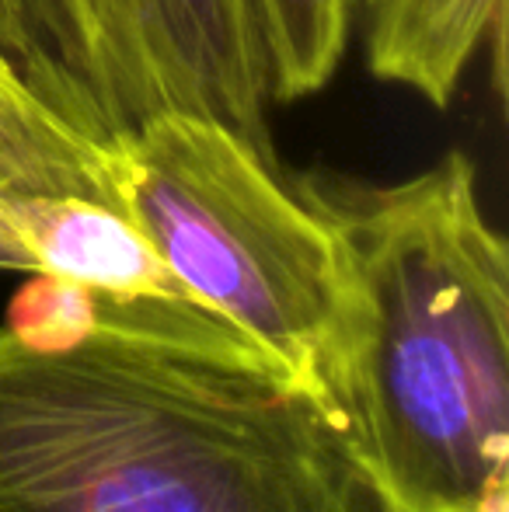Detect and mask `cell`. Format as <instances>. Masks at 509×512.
<instances>
[{"label":"cell","instance_id":"1","mask_svg":"<svg viewBox=\"0 0 509 512\" xmlns=\"http://www.w3.org/2000/svg\"><path fill=\"white\" fill-rule=\"evenodd\" d=\"M0 512H381L286 373L102 328L0 324Z\"/></svg>","mask_w":509,"mask_h":512},{"label":"cell","instance_id":"2","mask_svg":"<svg viewBox=\"0 0 509 512\" xmlns=\"http://www.w3.org/2000/svg\"><path fill=\"white\" fill-rule=\"evenodd\" d=\"M297 192L339 248L346 310L328 411L381 512L506 502L509 248L450 150L405 182L314 175Z\"/></svg>","mask_w":509,"mask_h":512},{"label":"cell","instance_id":"3","mask_svg":"<svg viewBox=\"0 0 509 512\" xmlns=\"http://www.w3.org/2000/svg\"><path fill=\"white\" fill-rule=\"evenodd\" d=\"M105 175L112 206L178 286L328 408L346 310L339 248L272 154L217 115L161 112L105 147Z\"/></svg>","mask_w":509,"mask_h":512},{"label":"cell","instance_id":"4","mask_svg":"<svg viewBox=\"0 0 509 512\" xmlns=\"http://www.w3.org/2000/svg\"><path fill=\"white\" fill-rule=\"evenodd\" d=\"M0 56L98 147L161 112H199L272 154L252 0H0Z\"/></svg>","mask_w":509,"mask_h":512},{"label":"cell","instance_id":"5","mask_svg":"<svg viewBox=\"0 0 509 512\" xmlns=\"http://www.w3.org/2000/svg\"><path fill=\"white\" fill-rule=\"evenodd\" d=\"M374 77L450 105L485 39L503 32L506 0H363Z\"/></svg>","mask_w":509,"mask_h":512},{"label":"cell","instance_id":"6","mask_svg":"<svg viewBox=\"0 0 509 512\" xmlns=\"http://www.w3.org/2000/svg\"><path fill=\"white\" fill-rule=\"evenodd\" d=\"M0 196L102 199L109 196L105 147L53 112L0 56Z\"/></svg>","mask_w":509,"mask_h":512},{"label":"cell","instance_id":"7","mask_svg":"<svg viewBox=\"0 0 509 512\" xmlns=\"http://www.w3.org/2000/svg\"><path fill=\"white\" fill-rule=\"evenodd\" d=\"M262 35L269 98L297 102L321 91L349 42V0H252Z\"/></svg>","mask_w":509,"mask_h":512},{"label":"cell","instance_id":"8","mask_svg":"<svg viewBox=\"0 0 509 512\" xmlns=\"http://www.w3.org/2000/svg\"><path fill=\"white\" fill-rule=\"evenodd\" d=\"M489 512H506V502H503V506H496V509H489Z\"/></svg>","mask_w":509,"mask_h":512}]
</instances>
